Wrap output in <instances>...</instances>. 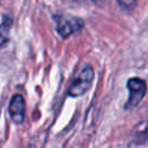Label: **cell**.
<instances>
[{"mask_svg":"<svg viewBox=\"0 0 148 148\" xmlns=\"http://www.w3.org/2000/svg\"><path fill=\"white\" fill-rule=\"evenodd\" d=\"M94 76H95L94 68L90 65H86L72 82L68 89V95L71 97H77L83 95L90 88Z\"/></svg>","mask_w":148,"mask_h":148,"instance_id":"cell-1","label":"cell"},{"mask_svg":"<svg viewBox=\"0 0 148 148\" xmlns=\"http://www.w3.org/2000/svg\"><path fill=\"white\" fill-rule=\"evenodd\" d=\"M127 88H128L130 95L125 104V109L130 110V109L135 108L141 102V99L145 97L146 91H147V84L140 77H131L127 81Z\"/></svg>","mask_w":148,"mask_h":148,"instance_id":"cell-2","label":"cell"},{"mask_svg":"<svg viewBox=\"0 0 148 148\" xmlns=\"http://www.w3.org/2000/svg\"><path fill=\"white\" fill-rule=\"evenodd\" d=\"M83 25V21L71 15H60L57 17V30L62 38H67Z\"/></svg>","mask_w":148,"mask_h":148,"instance_id":"cell-3","label":"cell"},{"mask_svg":"<svg viewBox=\"0 0 148 148\" xmlns=\"http://www.w3.org/2000/svg\"><path fill=\"white\" fill-rule=\"evenodd\" d=\"M24 110H25V104H24V99L21 95H14L10 104H9V114L12 120L20 125L23 123L24 120Z\"/></svg>","mask_w":148,"mask_h":148,"instance_id":"cell-4","label":"cell"},{"mask_svg":"<svg viewBox=\"0 0 148 148\" xmlns=\"http://www.w3.org/2000/svg\"><path fill=\"white\" fill-rule=\"evenodd\" d=\"M12 25H13V20L10 17H8V16L3 17V20H2V22L0 24V37H2V38L7 37L9 31H10Z\"/></svg>","mask_w":148,"mask_h":148,"instance_id":"cell-5","label":"cell"},{"mask_svg":"<svg viewBox=\"0 0 148 148\" xmlns=\"http://www.w3.org/2000/svg\"><path fill=\"white\" fill-rule=\"evenodd\" d=\"M118 3L121 8L131 10L133 8H135L136 6V0H118Z\"/></svg>","mask_w":148,"mask_h":148,"instance_id":"cell-6","label":"cell"}]
</instances>
